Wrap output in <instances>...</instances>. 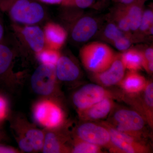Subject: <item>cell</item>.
Masks as SVG:
<instances>
[{"label": "cell", "instance_id": "8992f818", "mask_svg": "<svg viewBox=\"0 0 153 153\" xmlns=\"http://www.w3.org/2000/svg\"><path fill=\"white\" fill-rule=\"evenodd\" d=\"M18 51L36 54L47 48L43 30L37 25H12Z\"/></svg>", "mask_w": 153, "mask_h": 153}, {"label": "cell", "instance_id": "4fadbf2b", "mask_svg": "<svg viewBox=\"0 0 153 153\" xmlns=\"http://www.w3.org/2000/svg\"><path fill=\"white\" fill-rule=\"evenodd\" d=\"M128 101L144 117L148 125L153 127V83L147 80L145 89L137 95H127Z\"/></svg>", "mask_w": 153, "mask_h": 153}, {"label": "cell", "instance_id": "d4e9b609", "mask_svg": "<svg viewBox=\"0 0 153 153\" xmlns=\"http://www.w3.org/2000/svg\"><path fill=\"white\" fill-rule=\"evenodd\" d=\"M124 35L122 31L117 26L113 23L108 24L105 29V37L112 44Z\"/></svg>", "mask_w": 153, "mask_h": 153}, {"label": "cell", "instance_id": "ba28073f", "mask_svg": "<svg viewBox=\"0 0 153 153\" xmlns=\"http://www.w3.org/2000/svg\"><path fill=\"white\" fill-rule=\"evenodd\" d=\"M18 55L16 47L4 41L0 42V85L13 91L21 85V79L14 71V63Z\"/></svg>", "mask_w": 153, "mask_h": 153}, {"label": "cell", "instance_id": "d6986e66", "mask_svg": "<svg viewBox=\"0 0 153 153\" xmlns=\"http://www.w3.org/2000/svg\"><path fill=\"white\" fill-rule=\"evenodd\" d=\"M147 81L144 76L137 71H129L119 85L127 95H134L142 92L146 85Z\"/></svg>", "mask_w": 153, "mask_h": 153}, {"label": "cell", "instance_id": "f1b7e54d", "mask_svg": "<svg viewBox=\"0 0 153 153\" xmlns=\"http://www.w3.org/2000/svg\"><path fill=\"white\" fill-rule=\"evenodd\" d=\"M8 101L4 96L0 94V123L9 117Z\"/></svg>", "mask_w": 153, "mask_h": 153}, {"label": "cell", "instance_id": "4316f807", "mask_svg": "<svg viewBox=\"0 0 153 153\" xmlns=\"http://www.w3.org/2000/svg\"><path fill=\"white\" fill-rule=\"evenodd\" d=\"M153 13L152 10H148L143 13L142 18L139 28L142 32H147L151 27L153 26Z\"/></svg>", "mask_w": 153, "mask_h": 153}, {"label": "cell", "instance_id": "3957f363", "mask_svg": "<svg viewBox=\"0 0 153 153\" xmlns=\"http://www.w3.org/2000/svg\"><path fill=\"white\" fill-rule=\"evenodd\" d=\"M30 83L33 92L41 98L59 101L61 93L55 66L40 63L31 75Z\"/></svg>", "mask_w": 153, "mask_h": 153}, {"label": "cell", "instance_id": "9a60e30c", "mask_svg": "<svg viewBox=\"0 0 153 153\" xmlns=\"http://www.w3.org/2000/svg\"><path fill=\"white\" fill-rule=\"evenodd\" d=\"M125 70L120 55H116L112 64L107 69L99 73H93L94 79L103 87L117 85L123 79Z\"/></svg>", "mask_w": 153, "mask_h": 153}, {"label": "cell", "instance_id": "836d02e7", "mask_svg": "<svg viewBox=\"0 0 153 153\" xmlns=\"http://www.w3.org/2000/svg\"><path fill=\"white\" fill-rule=\"evenodd\" d=\"M119 1L123 4L128 5L134 3V0H119Z\"/></svg>", "mask_w": 153, "mask_h": 153}, {"label": "cell", "instance_id": "484cf974", "mask_svg": "<svg viewBox=\"0 0 153 153\" xmlns=\"http://www.w3.org/2000/svg\"><path fill=\"white\" fill-rule=\"evenodd\" d=\"M143 68L149 74H152L153 71V49L148 48L143 52Z\"/></svg>", "mask_w": 153, "mask_h": 153}, {"label": "cell", "instance_id": "e575fe53", "mask_svg": "<svg viewBox=\"0 0 153 153\" xmlns=\"http://www.w3.org/2000/svg\"><path fill=\"white\" fill-rule=\"evenodd\" d=\"M2 131L1 128V126H0V140L2 137Z\"/></svg>", "mask_w": 153, "mask_h": 153}, {"label": "cell", "instance_id": "9c48e42d", "mask_svg": "<svg viewBox=\"0 0 153 153\" xmlns=\"http://www.w3.org/2000/svg\"><path fill=\"white\" fill-rule=\"evenodd\" d=\"M109 131L112 147L111 152L123 153H149V147L146 141L141 140L116 129L107 121L99 123Z\"/></svg>", "mask_w": 153, "mask_h": 153}, {"label": "cell", "instance_id": "d6a6232c", "mask_svg": "<svg viewBox=\"0 0 153 153\" xmlns=\"http://www.w3.org/2000/svg\"><path fill=\"white\" fill-rule=\"evenodd\" d=\"M4 35V27L2 20L0 17V42L3 41Z\"/></svg>", "mask_w": 153, "mask_h": 153}, {"label": "cell", "instance_id": "44dd1931", "mask_svg": "<svg viewBox=\"0 0 153 153\" xmlns=\"http://www.w3.org/2000/svg\"><path fill=\"white\" fill-rule=\"evenodd\" d=\"M129 23L130 29L131 31L138 30L143 13L141 5L136 3H132L124 7Z\"/></svg>", "mask_w": 153, "mask_h": 153}, {"label": "cell", "instance_id": "7c38bea8", "mask_svg": "<svg viewBox=\"0 0 153 153\" xmlns=\"http://www.w3.org/2000/svg\"><path fill=\"white\" fill-rule=\"evenodd\" d=\"M66 125L59 128L46 129L42 152L71 153V133L66 128Z\"/></svg>", "mask_w": 153, "mask_h": 153}, {"label": "cell", "instance_id": "277c9868", "mask_svg": "<svg viewBox=\"0 0 153 153\" xmlns=\"http://www.w3.org/2000/svg\"><path fill=\"white\" fill-rule=\"evenodd\" d=\"M79 56L82 65L86 69L97 73L109 67L116 55L106 44L95 42L82 47L79 52Z\"/></svg>", "mask_w": 153, "mask_h": 153}, {"label": "cell", "instance_id": "4dcf8cb0", "mask_svg": "<svg viewBox=\"0 0 153 153\" xmlns=\"http://www.w3.org/2000/svg\"><path fill=\"white\" fill-rule=\"evenodd\" d=\"M94 0H73V5L80 8L85 9L90 7Z\"/></svg>", "mask_w": 153, "mask_h": 153}, {"label": "cell", "instance_id": "e0dca14e", "mask_svg": "<svg viewBox=\"0 0 153 153\" xmlns=\"http://www.w3.org/2000/svg\"><path fill=\"white\" fill-rule=\"evenodd\" d=\"M113 99L106 98L88 108L78 111L79 118L82 121H93L103 119L111 113L114 106Z\"/></svg>", "mask_w": 153, "mask_h": 153}, {"label": "cell", "instance_id": "f546056e", "mask_svg": "<svg viewBox=\"0 0 153 153\" xmlns=\"http://www.w3.org/2000/svg\"><path fill=\"white\" fill-rule=\"evenodd\" d=\"M38 1L50 4H61L64 6H73V0H37Z\"/></svg>", "mask_w": 153, "mask_h": 153}, {"label": "cell", "instance_id": "6da1fadb", "mask_svg": "<svg viewBox=\"0 0 153 153\" xmlns=\"http://www.w3.org/2000/svg\"><path fill=\"white\" fill-rule=\"evenodd\" d=\"M41 3L37 0H0V10L15 23L38 25L47 16V10Z\"/></svg>", "mask_w": 153, "mask_h": 153}, {"label": "cell", "instance_id": "cb8c5ba5", "mask_svg": "<svg viewBox=\"0 0 153 153\" xmlns=\"http://www.w3.org/2000/svg\"><path fill=\"white\" fill-rule=\"evenodd\" d=\"M114 19L119 28L128 34L130 31L129 23L124 8L118 9L115 13Z\"/></svg>", "mask_w": 153, "mask_h": 153}, {"label": "cell", "instance_id": "7a4b0ae2", "mask_svg": "<svg viewBox=\"0 0 153 153\" xmlns=\"http://www.w3.org/2000/svg\"><path fill=\"white\" fill-rule=\"evenodd\" d=\"M108 123L116 129L138 139L146 141L147 123L144 117L134 110L119 108L111 115Z\"/></svg>", "mask_w": 153, "mask_h": 153}, {"label": "cell", "instance_id": "5bb4252c", "mask_svg": "<svg viewBox=\"0 0 153 153\" xmlns=\"http://www.w3.org/2000/svg\"><path fill=\"white\" fill-rule=\"evenodd\" d=\"M71 21L70 36L73 41L83 43L92 38L98 30V24L95 19L90 16H83Z\"/></svg>", "mask_w": 153, "mask_h": 153}, {"label": "cell", "instance_id": "ffe728a7", "mask_svg": "<svg viewBox=\"0 0 153 153\" xmlns=\"http://www.w3.org/2000/svg\"><path fill=\"white\" fill-rule=\"evenodd\" d=\"M120 58L126 69L137 71L143 68V52L135 49H127L120 55Z\"/></svg>", "mask_w": 153, "mask_h": 153}, {"label": "cell", "instance_id": "30bf717a", "mask_svg": "<svg viewBox=\"0 0 153 153\" xmlns=\"http://www.w3.org/2000/svg\"><path fill=\"white\" fill-rule=\"evenodd\" d=\"M10 126L14 137L27 139L33 146L36 153L42 152L45 131L31 123L25 116L16 114L10 117Z\"/></svg>", "mask_w": 153, "mask_h": 153}, {"label": "cell", "instance_id": "83f0119b", "mask_svg": "<svg viewBox=\"0 0 153 153\" xmlns=\"http://www.w3.org/2000/svg\"><path fill=\"white\" fill-rule=\"evenodd\" d=\"M131 41L128 34L124 35L112 43L114 46L119 50L124 51L128 49L131 45Z\"/></svg>", "mask_w": 153, "mask_h": 153}, {"label": "cell", "instance_id": "7402d4cb", "mask_svg": "<svg viewBox=\"0 0 153 153\" xmlns=\"http://www.w3.org/2000/svg\"><path fill=\"white\" fill-rule=\"evenodd\" d=\"M71 136V153H103L102 147Z\"/></svg>", "mask_w": 153, "mask_h": 153}, {"label": "cell", "instance_id": "52a82bcc", "mask_svg": "<svg viewBox=\"0 0 153 153\" xmlns=\"http://www.w3.org/2000/svg\"><path fill=\"white\" fill-rule=\"evenodd\" d=\"M120 93L113 92L99 84L89 83L83 85L74 92L72 96L73 105L76 111L88 108L106 98H123Z\"/></svg>", "mask_w": 153, "mask_h": 153}, {"label": "cell", "instance_id": "8fae6325", "mask_svg": "<svg viewBox=\"0 0 153 153\" xmlns=\"http://www.w3.org/2000/svg\"><path fill=\"white\" fill-rule=\"evenodd\" d=\"M76 126L71 135L110 150L112 147L110 136L107 129L102 125L91 121H83Z\"/></svg>", "mask_w": 153, "mask_h": 153}, {"label": "cell", "instance_id": "ac0fdd59", "mask_svg": "<svg viewBox=\"0 0 153 153\" xmlns=\"http://www.w3.org/2000/svg\"><path fill=\"white\" fill-rule=\"evenodd\" d=\"M43 30L47 48L59 50L63 47L67 37L64 28L58 24L48 22Z\"/></svg>", "mask_w": 153, "mask_h": 153}, {"label": "cell", "instance_id": "5b68a950", "mask_svg": "<svg viewBox=\"0 0 153 153\" xmlns=\"http://www.w3.org/2000/svg\"><path fill=\"white\" fill-rule=\"evenodd\" d=\"M32 112L34 120L44 129L59 128L66 124L65 112L58 100L41 98L33 105Z\"/></svg>", "mask_w": 153, "mask_h": 153}, {"label": "cell", "instance_id": "1f68e13d", "mask_svg": "<svg viewBox=\"0 0 153 153\" xmlns=\"http://www.w3.org/2000/svg\"><path fill=\"white\" fill-rule=\"evenodd\" d=\"M22 153L20 150L10 146L0 144V153Z\"/></svg>", "mask_w": 153, "mask_h": 153}, {"label": "cell", "instance_id": "603a6c76", "mask_svg": "<svg viewBox=\"0 0 153 153\" xmlns=\"http://www.w3.org/2000/svg\"><path fill=\"white\" fill-rule=\"evenodd\" d=\"M60 55L59 50L47 48L36 54L35 57L40 63L55 66Z\"/></svg>", "mask_w": 153, "mask_h": 153}, {"label": "cell", "instance_id": "2e32d148", "mask_svg": "<svg viewBox=\"0 0 153 153\" xmlns=\"http://www.w3.org/2000/svg\"><path fill=\"white\" fill-rule=\"evenodd\" d=\"M55 68L59 81L72 82L80 77L81 73L79 66L73 59L66 55H60Z\"/></svg>", "mask_w": 153, "mask_h": 153}]
</instances>
